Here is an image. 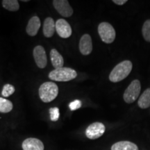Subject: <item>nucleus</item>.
Segmentation results:
<instances>
[{
  "mask_svg": "<svg viewBox=\"0 0 150 150\" xmlns=\"http://www.w3.org/2000/svg\"><path fill=\"white\" fill-rule=\"evenodd\" d=\"M132 63L130 61H124L112 69L109 75V80L113 83L120 81L128 76L132 70Z\"/></svg>",
  "mask_w": 150,
  "mask_h": 150,
  "instance_id": "obj_1",
  "label": "nucleus"
},
{
  "mask_svg": "<svg viewBox=\"0 0 150 150\" xmlns=\"http://www.w3.org/2000/svg\"><path fill=\"white\" fill-rule=\"evenodd\" d=\"M39 96L43 102L48 103L56 99L59 94V88L55 83L52 81L45 82L40 86Z\"/></svg>",
  "mask_w": 150,
  "mask_h": 150,
  "instance_id": "obj_2",
  "label": "nucleus"
},
{
  "mask_svg": "<svg viewBox=\"0 0 150 150\" xmlns=\"http://www.w3.org/2000/svg\"><path fill=\"white\" fill-rule=\"evenodd\" d=\"M77 76L76 71L70 67H61L52 70L49 74V78L56 81H69Z\"/></svg>",
  "mask_w": 150,
  "mask_h": 150,
  "instance_id": "obj_3",
  "label": "nucleus"
},
{
  "mask_svg": "<svg viewBox=\"0 0 150 150\" xmlns=\"http://www.w3.org/2000/svg\"><path fill=\"white\" fill-rule=\"evenodd\" d=\"M98 33L103 42L110 44L115 39V31L111 24L108 22H102L98 26Z\"/></svg>",
  "mask_w": 150,
  "mask_h": 150,
  "instance_id": "obj_4",
  "label": "nucleus"
},
{
  "mask_svg": "<svg viewBox=\"0 0 150 150\" xmlns=\"http://www.w3.org/2000/svg\"><path fill=\"white\" fill-rule=\"evenodd\" d=\"M141 91V85L138 80H134L124 93L123 98L127 104L133 103L138 99Z\"/></svg>",
  "mask_w": 150,
  "mask_h": 150,
  "instance_id": "obj_5",
  "label": "nucleus"
},
{
  "mask_svg": "<svg viewBox=\"0 0 150 150\" xmlns=\"http://www.w3.org/2000/svg\"><path fill=\"white\" fill-rule=\"evenodd\" d=\"M106 127L101 122H94L90 125L86 130V136L88 138L95 140L100 138L104 134Z\"/></svg>",
  "mask_w": 150,
  "mask_h": 150,
  "instance_id": "obj_6",
  "label": "nucleus"
},
{
  "mask_svg": "<svg viewBox=\"0 0 150 150\" xmlns=\"http://www.w3.org/2000/svg\"><path fill=\"white\" fill-rule=\"evenodd\" d=\"M54 8L59 14L65 18H70L73 14V9L67 0H54L53 1Z\"/></svg>",
  "mask_w": 150,
  "mask_h": 150,
  "instance_id": "obj_7",
  "label": "nucleus"
},
{
  "mask_svg": "<svg viewBox=\"0 0 150 150\" xmlns=\"http://www.w3.org/2000/svg\"><path fill=\"white\" fill-rule=\"evenodd\" d=\"M58 35L63 38H67L72 35V31L70 24L64 19H59L55 23Z\"/></svg>",
  "mask_w": 150,
  "mask_h": 150,
  "instance_id": "obj_8",
  "label": "nucleus"
},
{
  "mask_svg": "<svg viewBox=\"0 0 150 150\" xmlns=\"http://www.w3.org/2000/svg\"><path fill=\"white\" fill-rule=\"evenodd\" d=\"M33 54L37 66L39 68H45L47 64V59L44 47L40 45L36 46L33 49Z\"/></svg>",
  "mask_w": 150,
  "mask_h": 150,
  "instance_id": "obj_9",
  "label": "nucleus"
},
{
  "mask_svg": "<svg viewBox=\"0 0 150 150\" xmlns=\"http://www.w3.org/2000/svg\"><path fill=\"white\" fill-rule=\"evenodd\" d=\"M79 51L84 56L89 55L93 51V42L89 34H84L79 41Z\"/></svg>",
  "mask_w": 150,
  "mask_h": 150,
  "instance_id": "obj_10",
  "label": "nucleus"
},
{
  "mask_svg": "<svg viewBox=\"0 0 150 150\" xmlns=\"http://www.w3.org/2000/svg\"><path fill=\"white\" fill-rule=\"evenodd\" d=\"M22 147L23 150H44L42 142L38 138H29L22 142Z\"/></svg>",
  "mask_w": 150,
  "mask_h": 150,
  "instance_id": "obj_11",
  "label": "nucleus"
},
{
  "mask_svg": "<svg viewBox=\"0 0 150 150\" xmlns=\"http://www.w3.org/2000/svg\"><path fill=\"white\" fill-rule=\"evenodd\" d=\"M41 25L40 20L38 16H33L29 20L28 22L26 31L27 34L30 36H35L38 32V30L40 29Z\"/></svg>",
  "mask_w": 150,
  "mask_h": 150,
  "instance_id": "obj_12",
  "label": "nucleus"
},
{
  "mask_svg": "<svg viewBox=\"0 0 150 150\" xmlns=\"http://www.w3.org/2000/svg\"><path fill=\"white\" fill-rule=\"evenodd\" d=\"M43 34L47 38L53 36L56 31V25L54 20L52 18H47L43 24Z\"/></svg>",
  "mask_w": 150,
  "mask_h": 150,
  "instance_id": "obj_13",
  "label": "nucleus"
},
{
  "mask_svg": "<svg viewBox=\"0 0 150 150\" xmlns=\"http://www.w3.org/2000/svg\"><path fill=\"white\" fill-rule=\"evenodd\" d=\"M50 59L52 64L55 69L63 67L64 64V60L63 56L56 49H52L50 52Z\"/></svg>",
  "mask_w": 150,
  "mask_h": 150,
  "instance_id": "obj_14",
  "label": "nucleus"
},
{
  "mask_svg": "<svg viewBox=\"0 0 150 150\" xmlns=\"http://www.w3.org/2000/svg\"><path fill=\"white\" fill-rule=\"evenodd\" d=\"M111 150H139L138 146L130 141H120L112 145Z\"/></svg>",
  "mask_w": 150,
  "mask_h": 150,
  "instance_id": "obj_15",
  "label": "nucleus"
},
{
  "mask_svg": "<svg viewBox=\"0 0 150 150\" xmlns=\"http://www.w3.org/2000/svg\"><path fill=\"white\" fill-rule=\"evenodd\" d=\"M138 105L140 108L145 109L150 106V88L146 89L139 97Z\"/></svg>",
  "mask_w": 150,
  "mask_h": 150,
  "instance_id": "obj_16",
  "label": "nucleus"
},
{
  "mask_svg": "<svg viewBox=\"0 0 150 150\" xmlns=\"http://www.w3.org/2000/svg\"><path fill=\"white\" fill-rule=\"evenodd\" d=\"M3 7L9 11H17L20 8V4L17 0H4L2 1Z\"/></svg>",
  "mask_w": 150,
  "mask_h": 150,
  "instance_id": "obj_17",
  "label": "nucleus"
},
{
  "mask_svg": "<svg viewBox=\"0 0 150 150\" xmlns=\"http://www.w3.org/2000/svg\"><path fill=\"white\" fill-rule=\"evenodd\" d=\"M13 107V103L8 99L0 97V112L7 113L11 112Z\"/></svg>",
  "mask_w": 150,
  "mask_h": 150,
  "instance_id": "obj_18",
  "label": "nucleus"
},
{
  "mask_svg": "<svg viewBox=\"0 0 150 150\" xmlns=\"http://www.w3.org/2000/svg\"><path fill=\"white\" fill-rule=\"evenodd\" d=\"M142 33L144 39L150 42V20H147L143 24L142 28Z\"/></svg>",
  "mask_w": 150,
  "mask_h": 150,
  "instance_id": "obj_19",
  "label": "nucleus"
},
{
  "mask_svg": "<svg viewBox=\"0 0 150 150\" xmlns=\"http://www.w3.org/2000/svg\"><path fill=\"white\" fill-rule=\"evenodd\" d=\"M15 91H16V89H15L13 86L11 85V84H6L3 87L1 95L4 97H8L13 95L15 93Z\"/></svg>",
  "mask_w": 150,
  "mask_h": 150,
  "instance_id": "obj_20",
  "label": "nucleus"
},
{
  "mask_svg": "<svg viewBox=\"0 0 150 150\" xmlns=\"http://www.w3.org/2000/svg\"><path fill=\"white\" fill-rule=\"evenodd\" d=\"M50 119L52 121L56 122L59 119L60 117V112L59 108L54 107L51 108L50 109Z\"/></svg>",
  "mask_w": 150,
  "mask_h": 150,
  "instance_id": "obj_21",
  "label": "nucleus"
},
{
  "mask_svg": "<svg viewBox=\"0 0 150 150\" xmlns=\"http://www.w3.org/2000/svg\"><path fill=\"white\" fill-rule=\"evenodd\" d=\"M81 102L79 99H75V100L73 101V102H70V104H69V107H70V110L73 111V110H77L79 108L81 107Z\"/></svg>",
  "mask_w": 150,
  "mask_h": 150,
  "instance_id": "obj_22",
  "label": "nucleus"
},
{
  "mask_svg": "<svg viewBox=\"0 0 150 150\" xmlns=\"http://www.w3.org/2000/svg\"><path fill=\"white\" fill-rule=\"evenodd\" d=\"M112 2L115 3V4H117V5L122 6V5L125 4V3H127V0H113V1H112Z\"/></svg>",
  "mask_w": 150,
  "mask_h": 150,
  "instance_id": "obj_23",
  "label": "nucleus"
}]
</instances>
